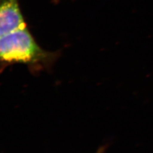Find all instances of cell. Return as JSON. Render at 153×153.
<instances>
[{
  "mask_svg": "<svg viewBox=\"0 0 153 153\" xmlns=\"http://www.w3.org/2000/svg\"><path fill=\"white\" fill-rule=\"evenodd\" d=\"M56 53L44 50L37 44L26 26L0 38V63L25 64L41 68L50 65Z\"/></svg>",
  "mask_w": 153,
  "mask_h": 153,
  "instance_id": "cell-1",
  "label": "cell"
},
{
  "mask_svg": "<svg viewBox=\"0 0 153 153\" xmlns=\"http://www.w3.org/2000/svg\"><path fill=\"white\" fill-rule=\"evenodd\" d=\"M25 26L18 0H0V38Z\"/></svg>",
  "mask_w": 153,
  "mask_h": 153,
  "instance_id": "cell-2",
  "label": "cell"
},
{
  "mask_svg": "<svg viewBox=\"0 0 153 153\" xmlns=\"http://www.w3.org/2000/svg\"><path fill=\"white\" fill-rule=\"evenodd\" d=\"M103 149H100L98 153H101V152H103Z\"/></svg>",
  "mask_w": 153,
  "mask_h": 153,
  "instance_id": "cell-3",
  "label": "cell"
}]
</instances>
